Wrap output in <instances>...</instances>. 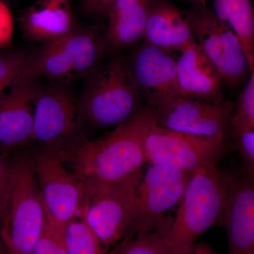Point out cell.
I'll return each instance as SVG.
<instances>
[{"label": "cell", "mask_w": 254, "mask_h": 254, "mask_svg": "<svg viewBox=\"0 0 254 254\" xmlns=\"http://www.w3.org/2000/svg\"><path fill=\"white\" fill-rule=\"evenodd\" d=\"M232 138L243 162V170L254 177V128L240 132Z\"/></svg>", "instance_id": "cell-26"}, {"label": "cell", "mask_w": 254, "mask_h": 254, "mask_svg": "<svg viewBox=\"0 0 254 254\" xmlns=\"http://www.w3.org/2000/svg\"><path fill=\"white\" fill-rule=\"evenodd\" d=\"M227 147V140L168 129L158 126L155 120L144 136L147 163L193 173L217 166Z\"/></svg>", "instance_id": "cell-7"}, {"label": "cell", "mask_w": 254, "mask_h": 254, "mask_svg": "<svg viewBox=\"0 0 254 254\" xmlns=\"http://www.w3.org/2000/svg\"><path fill=\"white\" fill-rule=\"evenodd\" d=\"M154 120L153 108H141L107 136L95 141L84 138L71 149L58 153L82 180L109 183L128 180L141 173L147 163L145 133Z\"/></svg>", "instance_id": "cell-1"}, {"label": "cell", "mask_w": 254, "mask_h": 254, "mask_svg": "<svg viewBox=\"0 0 254 254\" xmlns=\"http://www.w3.org/2000/svg\"><path fill=\"white\" fill-rule=\"evenodd\" d=\"M181 53L177 73L182 98L209 103L225 100L221 76L198 43H192Z\"/></svg>", "instance_id": "cell-16"}, {"label": "cell", "mask_w": 254, "mask_h": 254, "mask_svg": "<svg viewBox=\"0 0 254 254\" xmlns=\"http://www.w3.org/2000/svg\"><path fill=\"white\" fill-rule=\"evenodd\" d=\"M213 11L236 34L254 71V14L251 0H214Z\"/></svg>", "instance_id": "cell-20"}, {"label": "cell", "mask_w": 254, "mask_h": 254, "mask_svg": "<svg viewBox=\"0 0 254 254\" xmlns=\"http://www.w3.org/2000/svg\"><path fill=\"white\" fill-rule=\"evenodd\" d=\"M173 220L171 215H167L153 230L128 232L118 245L119 254H171Z\"/></svg>", "instance_id": "cell-21"}, {"label": "cell", "mask_w": 254, "mask_h": 254, "mask_svg": "<svg viewBox=\"0 0 254 254\" xmlns=\"http://www.w3.org/2000/svg\"><path fill=\"white\" fill-rule=\"evenodd\" d=\"M181 254H219L210 246L204 242L195 243Z\"/></svg>", "instance_id": "cell-30"}, {"label": "cell", "mask_w": 254, "mask_h": 254, "mask_svg": "<svg viewBox=\"0 0 254 254\" xmlns=\"http://www.w3.org/2000/svg\"><path fill=\"white\" fill-rule=\"evenodd\" d=\"M233 105V102L227 100L209 103L178 97L153 109L158 126L228 141Z\"/></svg>", "instance_id": "cell-12"}, {"label": "cell", "mask_w": 254, "mask_h": 254, "mask_svg": "<svg viewBox=\"0 0 254 254\" xmlns=\"http://www.w3.org/2000/svg\"><path fill=\"white\" fill-rule=\"evenodd\" d=\"M14 31L12 13L8 5L0 0V48L7 49L11 47Z\"/></svg>", "instance_id": "cell-27"}, {"label": "cell", "mask_w": 254, "mask_h": 254, "mask_svg": "<svg viewBox=\"0 0 254 254\" xmlns=\"http://www.w3.org/2000/svg\"><path fill=\"white\" fill-rule=\"evenodd\" d=\"M63 238L68 254H108L98 237L80 217L65 227Z\"/></svg>", "instance_id": "cell-22"}, {"label": "cell", "mask_w": 254, "mask_h": 254, "mask_svg": "<svg viewBox=\"0 0 254 254\" xmlns=\"http://www.w3.org/2000/svg\"><path fill=\"white\" fill-rule=\"evenodd\" d=\"M254 71L243 91L234 103L231 116V136L254 128Z\"/></svg>", "instance_id": "cell-23"}, {"label": "cell", "mask_w": 254, "mask_h": 254, "mask_svg": "<svg viewBox=\"0 0 254 254\" xmlns=\"http://www.w3.org/2000/svg\"><path fill=\"white\" fill-rule=\"evenodd\" d=\"M104 48L103 38L93 30L78 27L26 57L18 78L68 82L88 77L99 67Z\"/></svg>", "instance_id": "cell-5"}, {"label": "cell", "mask_w": 254, "mask_h": 254, "mask_svg": "<svg viewBox=\"0 0 254 254\" xmlns=\"http://www.w3.org/2000/svg\"><path fill=\"white\" fill-rule=\"evenodd\" d=\"M67 0H41V4L46 6H58L66 4Z\"/></svg>", "instance_id": "cell-31"}, {"label": "cell", "mask_w": 254, "mask_h": 254, "mask_svg": "<svg viewBox=\"0 0 254 254\" xmlns=\"http://www.w3.org/2000/svg\"><path fill=\"white\" fill-rule=\"evenodd\" d=\"M26 57L20 52L0 55V100L17 79Z\"/></svg>", "instance_id": "cell-24"}, {"label": "cell", "mask_w": 254, "mask_h": 254, "mask_svg": "<svg viewBox=\"0 0 254 254\" xmlns=\"http://www.w3.org/2000/svg\"><path fill=\"white\" fill-rule=\"evenodd\" d=\"M190 2L193 3L195 4H205L206 0H189Z\"/></svg>", "instance_id": "cell-32"}, {"label": "cell", "mask_w": 254, "mask_h": 254, "mask_svg": "<svg viewBox=\"0 0 254 254\" xmlns=\"http://www.w3.org/2000/svg\"><path fill=\"white\" fill-rule=\"evenodd\" d=\"M4 252H6V251H5L4 250V246H3L2 242H1V238H0V253H4Z\"/></svg>", "instance_id": "cell-34"}, {"label": "cell", "mask_w": 254, "mask_h": 254, "mask_svg": "<svg viewBox=\"0 0 254 254\" xmlns=\"http://www.w3.org/2000/svg\"><path fill=\"white\" fill-rule=\"evenodd\" d=\"M142 172L118 182L83 180L85 193L78 217L108 252L131 230L136 216V187Z\"/></svg>", "instance_id": "cell-6"}, {"label": "cell", "mask_w": 254, "mask_h": 254, "mask_svg": "<svg viewBox=\"0 0 254 254\" xmlns=\"http://www.w3.org/2000/svg\"><path fill=\"white\" fill-rule=\"evenodd\" d=\"M33 80L17 79L0 100V150H14L32 141L37 91Z\"/></svg>", "instance_id": "cell-15"}, {"label": "cell", "mask_w": 254, "mask_h": 254, "mask_svg": "<svg viewBox=\"0 0 254 254\" xmlns=\"http://www.w3.org/2000/svg\"><path fill=\"white\" fill-rule=\"evenodd\" d=\"M78 104L62 87L38 89L33 108L32 141L50 151L71 149L85 138L81 134Z\"/></svg>", "instance_id": "cell-9"}, {"label": "cell", "mask_w": 254, "mask_h": 254, "mask_svg": "<svg viewBox=\"0 0 254 254\" xmlns=\"http://www.w3.org/2000/svg\"><path fill=\"white\" fill-rule=\"evenodd\" d=\"M150 1L117 0L108 15L109 21L103 38L105 48L120 50L143 39Z\"/></svg>", "instance_id": "cell-18"}, {"label": "cell", "mask_w": 254, "mask_h": 254, "mask_svg": "<svg viewBox=\"0 0 254 254\" xmlns=\"http://www.w3.org/2000/svg\"><path fill=\"white\" fill-rule=\"evenodd\" d=\"M185 12L196 43L222 81L232 88L238 86L250 67L236 34L205 4H195Z\"/></svg>", "instance_id": "cell-10"}, {"label": "cell", "mask_w": 254, "mask_h": 254, "mask_svg": "<svg viewBox=\"0 0 254 254\" xmlns=\"http://www.w3.org/2000/svg\"><path fill=\"white\" fill-rule=\"evenodd\" d=\"M32 254H68L63 234L52 227L47 218L43 232L33 247Z\"/></svg>", "instance_id": "cell-25"}, {"label": "cell", "mask_w": 254, "mask_h": 254, "mask_svg": "<svg viewBox=\"0 0 254 254\" xmlns=\"http://www.w3.org/2000/svg\"><path fill=\"white\" fill-rule=\"evenodd\" d=\"M0 254H7L6 253V252H4V253H0Z\"/></svg>", "instance_id": "cell-35"}, {"label": "cell", "mask_w": 254, "mask_h": 254, "mask_svg": "<svg viewBox=\"0 0 254 254\" xmlns=\"http://www.w3.org/2000/svg\"><path fill=\"white\" fill-rule=\"evenodd\" d=\"M9 187V164L0 150V227L2 223Z\"/></svg>", "instance_id": "cell-28"}, {"label": "cell", "mask_w": 254, "mask_h": 254, "mask_svg": "<svg viewBox=\"0 0 254 254\" xmlns=\"http://www.w3.org/2000/svg\"><path fill=\"white\" fill-rule=\"evenodd\" d=\"M193 173L149 164L136 187V210L130 232L150 231L181 200Z\"/></svg>", "instance_id": "cell-11"}, {"label": "cell", "mask_w": 254, "mask_h": 254, "mask_svg": "<svg viewBox=\"0 0 254 254\" xmlns=\"http://www.w3.org/2000/svg\"><path fill=\"white\" fill-rule=\"evenodd\" d=\"M143 39L166 51H183L195 43L193 30L185 11L168 0H151Z\"/></svg>", "instance_id": "cell-17"}, {"label": "cell", "mask_w": 254, "mask_h": 254, "mask_svg": "<svg viewBox=\"0 0 254 254\" xmlns=\"http://www.w3.org/2000/svg\"><path fill=\"white\" fill-rule=\"evenodd\" d=\"M128 64L142 97L150 108L182 97L177 60L170 52L144 42L135 50Z\"/></svg>", "instance_id": "cell-13"}, {"label": "cell", "mask_w": 254, "mask_h": 254, "mask_svg": "<svg viewBox=\"0 0 254 254\" xmlns=\"http://www.w3.org/2000/svg\"><path fill=\"white\" fill-rule=\"evenodd\" d=\"M8 159L9 187L0 238L7 254H32L41 236L46 213L31 150Z\"/></svg>", "instance_id": "cell-2"}, {"label": "cell", "mask_w": 254, "mask_h": 254, "mask_svg": "<svg viewBox=\"0 0 254 254\" xmlns=\"http://www.w3.org/2000/svg\"><path fill=\"white\" fill-rule=\"evenodd\" d=\"M108 254H119L118 246L117 245L116 247H115L110 253H108Z\"/></svg>", "instance_id": "cell-33"}, {"label": "cell", "mask_w": 254, "mask_h": 254, "mask_svg": "<svg viewBox=\"0 0 254 254\" xmlns=\"http://www.w3.org/2000/svg\"><path fill=\"white\" fill-rule=\"evenodd\" d=\"M78 104L82 124L95 128L118 127L141 108L142 95L130 68L121 58H115L86 77Z\"/></svg>", "instance_id": "cell-4"}, {"label": "cell", "mask_w": 254, "mask_h": 254, "mask_svg": "<svg viewBox=\"0 0 254 254\" xmlns=\"http://www.w3.org/2000/svg\"><path fill=\"white\" fill-rule=\"evenodd\" d=\"M117 0H82V6L88 14L108 16Z\"/></svg>", "instance_id": "cell-29"}, {"label": "cell", "mask_w": 254, "mask_h": 254, "mask_svg": "<svg viewBox=\"0 0 254 254\" xmlns=\"http://www.w3.org/2000/svg\"><path fill=\"white\" fill-rule=\"evenodd\" d=\"M231 172L217 166L193 174L179 202L170 231L171 254H181L213 225L221 224Z\"/></svg>", "instance_id": "cell-3"}, {"label": "cell", "mask_w": 254, "mask_h": 254, "mask_svg": "<svg viewBox=\"0 0 254 254\" xmlns=\"http://www.w3.org/2000/svg\"><path fill=\"white\" fill-rule=\"evenodd\" d=\"M20 23L26 38L46 43L67 36L78 28L66 4L28 7L21 15Z\"/></svg>", "instance_id": "cell-19"}, {"label": "cell", "mask_w": 254, "mask_h": 254, "mask_svg": "<svg viewBox=\"0 0 254 254\" xmlns=\"http://www.w3.org/2000/svg\"><path fill=\"white\" fill-rule=\"evenodd\" d=\"M242 170L232 173L220 225L226 230L228 254H254V182Z\"/></svg>", "instance_id": "cell-14"}, {"label": "cell", "mask_w": 254, "mask_h": 254, "mask_svg": "<svg viewBox=\"0 0 254 254\" xmlns=\"http://www.w3.org/2000/svg\"><path fill=\"white\" fill-rule=\"evenodd\" d=\"M32 153L47 220L63 234L68 222L78 217L84 182L68 170L59 153L39 148Z\"/></svg>", "instance_id": "cell-8"}]
</instances>
